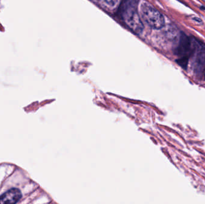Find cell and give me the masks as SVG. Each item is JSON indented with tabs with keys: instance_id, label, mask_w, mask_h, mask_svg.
<instances>
[{
	"instance_id": "1",
	"label": "cell",
	"mask_w": 205,
	"mask_h": 204,
	"mask_svg": "<svg viewBox=\"0 0 205 204\" xmlns=\"http://www.w3.org/2000/svg\"><path fill=\"white\" fill-rule=\"evenodd\" d=\"M138 0H122L119 8V15L131 30L140 34L143 29V25L137 11Z\"/></svg>"
},
{
	"instance_id": "2",
	"label": "cell",
	"mask_w": 205,
	"mask_h": 204,
	"mask_svg": "<svg viewBox=\"0 0 205 204\" xmlns=\"http://www.w3.org/2000/svg\"><path fill=\"white\" fill-rule=\"evenodd\" d=\"M140 13L143 19L151 28L159 29L164 26L163 16L151 5L143 3L140 7Z\"/></svg>"
},
{
	"instance_id": "3",
	"label": "cell",
	"mask_w": 205,
	"mask_h": 204,
	"mask_svg": "<svg viewBox=\"0 0 205 204\" xmlns=\"http://www.w3.org/2000/svg\"><path fill=\"white\" fill-rule=\"evenodd\" d=\"M192 50V41L190 38L185 34L180 36L179 45L177 47L176 53L180 58H187L190 55Z\"/></svg>"
},
{
	"instance_id": "4",
	"label": "cell",
	"mask_w": 205,
	"mask_h": 204,
	"mask_svg": "<svg viewBox=\"0 0 205 204\" xmlns=\"http://www.w3.org/2000/svg\"><path fill=\"white\" fill-rule=\"evenodd\" d=\"M22 197V193L18 189L9 190L0 196V204H12L19 202Z\"/></svg>"
},
{
	"instance_id": "5",
	"label": "cell",
	"mask_w": 205,
	"mask_h": 204,
	"mask_svg": "<svg viewBox=\"0 0 205 204\" xmlns=\"http://www.w3.org/2000/svg\"><path fill=\"white\" fill-rule=\"evenodd\" d=\"M106 4L110 6H114L118 1V0H102Z\"/></svg>"
}]
</instances>
